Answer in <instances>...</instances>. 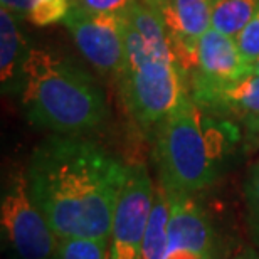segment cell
I'll use <instances>...</instances> for the list:
<instances>
[{
	"label": "cell",
	"mask_w": 259,
	"mask_h": 259,
	"mask_svg": "<svg viewBox=\"0 0 259 259\" xmlns=\"http://www.w3.org/2000/svg\"><path fill=\"white\" fill-rule=\"evenodd\" d=\"M128 165L100 145L53 135L34 148L29 192L58 237L110 239Z\"/></svg>",
	"instance_id": "1"
},
{
	"label": "cell",
	"mask_w": 259,
	"mask_h": 259,
	"mask_svg": "<svg viewBox=\"0 0 259 259\" xmlns=\"http://www.w3.org/2000/svg\"><path fill=\"white\" fill-rule=\"evenodd\" d=\"M19 95L30 125L56 135L79 137L108 118L106 98L98 82L71 59L49 49H30Z\"/></svg>",
	"instance_id": "2"
},
{
	"label": "cell",
	"mask_w": 259,
	"mask_h": 259,
	"mask_svg": "<svg viewBox=\"0 0 259 259\" xmlns=\"http://www.w3.org/2000/svg\"><path fill=\"white\" fill-rule=\"evenodd\" d=\"M237 130L185 95L157 125L155 157L160 184L172 192L194 194L217 180Z\"/></svg>",
	"instance_id": "3"
},
{
	"label": "cell",
	"mask_w": 259,
	"mask_h": 259,
	"mask_svg": "<svg viewBox=\"0 0 259 259\" xmlns=\"http://www.w3.org/2000/svg\"><path fill=\"white\" fill-rule=\"evenodd\" d=\"M121 20L126 51L125 67L118 76L121 98L140 126L153 128L165 120L189 93L185 81L187 74L177 59L155 56L123 15Z\"/></svg>",
	"instance_id": "4"
},
{
	"label": "cell",
	"mask_w": 259,
	"mask_h": 259,
	"mask_svg": "<svg viewBox=\"0 0 259 259\" xmlns=\"http://www.w3.org/2000/svg\"><path fill=\"white\" fill-rule=\"evenodd\" d=\"M4 244L19 259H53L58 239L29 192L27 175L20 170L5 185L0 202Z\"/></svg>",
	"instance_id": "5"
},
{
	"label": "cell",
	"mask_w": 259,
	"mask_h": 259,
	"mask_svg": "<svg viewBox=\"0 0 259 259\" xmlns=\"http://www.w3.org/2000/svg\"><path fill=\"white\" fill-rule=\"evenodd\" d=\"M155 199V187L145 165H128L113 215L110 259H142V246Z\"/></svg>",
	"instance_id": "6"
},
{
	"label": "cell",
	"mask_w": 259,
	"mask_h": 259,
	"mask_svg": "<svg viewBox=\"0 0 259 259\" xmlns=\"http://www.w3.org/2000/svg\"><path fill=\"white\" fill-rule=\"evenodd\" d=\"M64 25L88 63L105 76H120L126 61L121 15L93 14L71 5Z\"/></svg>",
	"instance_id": "7"
},
{
	"label": "cell",
	"mask_w": 259,
	"mask_h": 259,
	"mask_svg": "<svg viewBox=\"0 0 259 259\" xmlns=\"http://www.w3.org/2000/svg\"><path fill=\"white\" fill-rule=\"evenodd\" d=\"M162 20L185 74L197 69V44L210 29L214 0H140Z\"/></svg>",
	"instance_id": "8"
},
{
	"label": "cell",
	"mask_w": 259,
	"mask_h": 259,
	"mask_svg": "<svg viewBox=\"0 0 259 259\" xmlns=\"http://www.w3.org/2000/svg\"><path fill=\"white\" fill-rule=\"evenodd\" d=\"M189 95L200 108L219 118L229 116L246 121L259 116V76L256 74L215 81L194 72Z\"/></svg>",
	"instance_id": "9"
},
{
	"label": "cell",
	"mask_w": 259,
	"mask_h": 259,
	"mask_svg": "<svg viewBox=\"0 0 259 259\" xmlns=\"http://www.w3.org/2000/svg\"><path fill=\"white\" fill-rule=\"evenodd\" d=\"M167 195L170 202L167 252L182 251L204 259L215 257L214 229L192 194L167 190Z\"/></svg>",
	"instance_id": "10"
},
{
	"label": "cell",
	"mask_w": 259,
	"mask_h": 259,
	"mask_svg": "<svg viewBox=\"0 0 259 259\" xmlns=\"http://www.w3.org/2000/svg\"><path fill=\"white\" fill-rule=\"evenodd\" d=\"M194 72L215 81L239 79L251 74L249 66L241 58L236 39L212 27L197 44V69Z\"/></svg>",
	"instance_id": "11"
},
{
	"label": "cell",
	"mask_w": 259,
	"mask_h": 259,
	"mask_svg": "<svg viewBox=\"0 0 259 259\" xmlns=\"http://www.w3.org/2000/svg\"><path fill=\"white\" fill-rule=\"evenodd\" d=\"M29 42L20 29L19 17L10 10H0V84L2 93H19L24 64L30 54Z\"/></svg>",
	"instance_id": "12"
},
{
	"label": "cell",
	"mask_w": 259,
	"mask_h": 259,
	"mask_svg": "<svg viewBox=\"0 0 259 259\" xmlns=\"http://www.w3.org/2000/svg\"><path fill=\"white\" fill-rule=\"evenodd\" d=\"M121 15L125 17L130 24L133 25L135 30L142 35L145 44L152 51L155 56H162V58H174V49L170 44L168 34L165 30L162 20L152 9L147 7L140 0H133L128 7L123 10Z\"/></svg>",
	"instance_id": "13"
},
{
	"label": "cell",
	"mask_w": 259,
	"mask_h": 259,
	"mask_svg": "<svg viewBox=\"0 0 259 259\" xmlns=\"http://www.w3.org/2000/svg\"><path fill=\"white\" fill-rule=\"evenodd\" d=\"M168 217L170 202L167 190L163 189L162 184H158L157 190H155L148 224L145 229L142 259H165L168 247Z\"/></svg>",
	"instance_id": "14"
},
{
	"label": "cell",
	"mask_w": 259,
	"mask_h": 259,
	"mask_svg": "<svg viewBox=\"0 0 259 259\" xmlns=\"http://www.w3.org/2000/svg\"><path fill=\"white\" fill-rule=\"evenodd\" d=\"M259 12V0H214L210 27L236 39Z\"/></svg>",
	"instance_id": "15"
},
{
	"label": "cell",
	"mask_w": 259,
	"mask_h": 259,
	"mask_svg": "<svg viewBox=\"0 0 259 259\" xmlns=\"http://www.w3.org/2000/svg\"><path fill=\"white\" fill-rule=\"evenodd\" d=\"M56 259H110V239L59 237Z\"/></svg>",
	"instance_id": "16"
},
{
	"label": "cell",
	"mask_w": 259,
	"mask_h": 259,
	"mask_svg": "<svg viewBox=\"0 0 259 259\" xmlns=\"http://www.w3.org/2000/svg\"><path fill=\"white\" fill-rule=\"evenodd\" d=\"M244 199L252 239L259 246V162L254 163L244 182Z\"/></svg>",
	"instance_id": "17"
},
{
	"label": "cell",
	"mask_w": 259,
	"mask_h": 259,
	"mask_svg": "<svg viewBox=\"0 0 259 259\" xmlns=\"http://www.w3.org/2000/svg\"><path fill=\"white\" fill-rule=\"evenodd\" d=\"M69 9H71L69 0H39L30 9L27 20L30 24L37 25V27H46V25L64 20Z\"/></svg>",
	"instance_id": "18"
},
{
	"label": "cell",
	"mask_w": 259,
	"mask_h": 259,
	"mask_svg": "<svg viewBox=\"0 0 259 259\" xmlns=\"http://www.w3.org/2000/svg\"><path fill=\"white\" fill-rule=\"evenodd\" d=\"M236 44L242 61L251 67V64L259 59V12L241 30V34L236 37Z\"/></svg>",
	"instance_id": "19"
},
{
	"label": "cell",
	"mask_w": 259,
	"mask_h": 259,
	"mask_svg": "<svg viewBox=\"0 0 259 259\" xmlns=\"http://www.w3.org/2000/svg\"><path fill=\"white\" fill-rule=\"evenodd\" d=\"M132 2L133 0H71V5H77L93 14L120 15Z\"/></svg>",
	"instance_id": "20"
},
{
	"label": "cell",
	"mask_w": 259,
	"mask_h": 259,
	"mask_svg": "<svg viewBox=\"0 0 259 259\" xmlns=\"http://www.w3.org/2000/svg\"><path fill=\"white\" fill-rule=\"evenodd\" d=\"M2 2V7L14 12L17 17L27 19V15L30 12V9L34 7L39 0H0Z\"/></svg>",
	"instance_id": "21"
},
{
	"label": "cell",
	"mask_w": 259,
	"mask_h": 259,
	"mask_svg": "<svg viewBox=\"0 0 259 259\" xmlns=\"http://www.w3.org/2000/svg\"><path fill=\"white\" fill-rule=\"evenodd\" d=\"M244 125H246L247 132H249L251 137L259 142V116H256V118H249V120H246V121H244Z\"/></svg>",
	"instance_id": "22"
},
{
	"label": "cell",
	"mask_w": 259,
	"mask_h": 259,
	"mask_svg": "<svg viewBox=\"0 0 259 259\" xmlns=\"http://www.w3.org/2000/svg\"><path fill=\"white\" fill-rule=\"evenodd\" d=\"M232 259H259V252L254 249H242L241 252H237Z\"/></svg>",
	"instance_id": "23"
},
{
	"label": "cell",
	"mask_w": 259,
	"mask_h": 259,
	"mask_svg": "<svg viewBox=\"0 0 259 259\" xmlns=\"http://www.w3.org/2000/svg\"><path fill=\"white\" fill-rule=\"evenodd\" d=\"M249 69H251V74H256V76H259V59L256 61V63H252V64H251Z\"/></svg>",
	"instance_id": "24"
},
{
	"label": "cell",
	"mask_w": 259,
	"mask_h": 259,
	"mask_svg": "<svg viewBox=\"0 0 259 259\" xmlns=\"http://www.w3.org/2000/svg\"><path fill=\"white\" fill-rule=\"evenodd\" d=\"M214 259H217V257H214Z\"/></svg>",
	"instance_id": "25"
},
{
	"label": "cell",
	"mask_w": 259,
	"mask_h": 259,
	"mask_svg": "<svg viewBox=\"0 0 259 259\" xmlns=\"http://www.w3.org/2000/svg\"><path fill=\"white\" fill-rule=\"evenodd\" d=\"M53 259H56V257H53Z\"/></svg>",
	"instance_id": "26"
},
{
	"label": "cell",
	"mask_w": 259,
	"mask_h": 259,
	"mask_svg": "<svg viewBox=\"0 0 259 259\" xmlns=\"http://www.w3.org/2000/svg\"><path fill=\"white\" fill-rule=\"evenodd\" d=\"M69 2H71V0H69Z\"/></svg>",
	"instance_id": "27"
}]
</instances>
